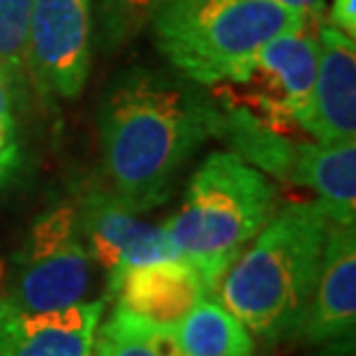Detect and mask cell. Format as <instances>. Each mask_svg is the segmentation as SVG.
<instances>
[{"instance_id": "1", "label": "cell", "mask_w": 356, "mask_h": 356, "mask_svg": "<svg viewBox=\"0 0 356 356\" xmlns=\"http://www.w3.org/2000/svg\"><path fill=\"white\" fill-rule=\"evenodd\" d=\"M222 106L178 72L130 67L97 111L111 192L134 213L167 202L176 176L204 141L220 134Z\"/></svg>"}, {"instance_id": "2", "label": "cell", "mask_w": 356, "mask_h": 356, "mask_svg": "<svg viewBox=\"0 0 356 356\" xmlns=\"http://www.w3.org/2000/svg\"><path fill=\"white\" fill-rule=\"evenodd\" d=\"M331 218L322 204L282 206L220 280V303L266 345L294 338L315 289Z\"/></svg>"}, {"instance_id": "3", "label": "cell", "mask_w": 356, "mask_h": 356, "mask_svg": "<svg viewBox=\"0 0 356 356\" xmlns=\"http://www.w3.org/2000/svg\"><path fill=\"white\" fill-rule=\"evenodd\" d=\"M312 26L273 0H165L155 10V49L199 86L245 81L268 40Z\"/></svg>"}, {"instance_id": "4", "label": "cell", "mask_w": 356, "mask_h": 356, "mask_svg": "<svg viewBox=\"0 0 356 356\" xmlns=\"http://www.w3.org/2000/svg\"><path fill=\"white\" fill-rule=\"evenodd\" d=\"M277 188L236 153H211L165 229L181 259L202 273L211 294L248 243L277 211Z\"/></svg>"}, {"instance_id": "5", "label": "cell", "mask_w": 356, "mask_h": 356, "mask_svg": "<svg viewBox=\"0 0 356 356\" xmlns=\"http://www.w3.org/2000/svg\"><path fill=\"white\" fill-rule=\"evenodd\" d=\"M317 26L289 31L259 49L245 81L218 83L213 97L238 104L277 132L294 134L317 74Z\"/></svg>"}, {"instance_id": "6", "label": "cell", "mask_w": 356, "mask_h": 356, "mask_svg": "<svg viewBox=\"0 0 356 356\" xmlns=\"http://www.w3.org/2000/svg\"><path fill=\"white\" fill-rule=\"evenodd\" d=\"M92 0H33L26 67L47 106L76 99L90 72Z\"/></svg>"}, {"instance_id": "7", "label": "cell", "mask_w": 356, "mask_h": 356, "mask_svg": "<svg viewBox=\"0 0 356 356\" xmlns=\"http://www.w3.org/2000/svg\"><path fill=\"white\" fill-rule=\"evenodd\" d=\"M79 236L106 273V284L125 268L178 259V248L165 227L139 220V213L120 202L111 190H90L76 204Z\"/></svg>"}, {"instance_id": "8", "label": "cell", "mask_w": 356, "mask_h": 356, "mask_svg": "<svg viewBox=\"0 0 356 356\" xmlns=\"http://www.w3.org/2000/svg\"><path fill=\"white\" fill-rule=\"evenodd\" d=\"M317 74L298 127L319 144L356 137V44L326 21L317 26Z\"/></svg>"}, {"instance_id": "9", "label": "cell", "mask_w": 356, "mask_h": 356, "mask_svg": "<svg viewBox=\"0 0 356 356\" xmlns=\"http://www.w3.org/2000/svg\"><path fill=\"white\" fill-rule=\"evenodd\" d=\"M356 329V232L331 222L310 305L296 336L305 345H345Z\"/></svg>"}, {"instance_id": "10", "label": "cell", "mask_w": 356, "mask_h": 356, "mask_svg": "<svg viewBox=\"0 0 356 356\" xmlns=\"http://www.w3.org/2000/svg\"><path fill=\"white\" fill-rule=\"evenodd\" d=\"M109 298L116 310L160 329H178V324L211 296L202 273L185 259H167L155 264L125 268L109 282ZM106 298V301H109Z\"/></svg>"}, {"instance_id": "11", "label": "cell", "mask_w": 356, "mask_h": 356, "mask_svg": "<svg viewBox=\"0 0 356 356\" xmlns=\"http://www.w3.org/2000/svg\"><path fill=\"white\" fill-rule=\"evenodd\" d=\"M106 298L63 310L17 312L0 301V356H95Z\"/></svg>"}, {"instance_id": "12", "label": "cell", "mask_w": 356, "mask_h": 356, "mask_svg": "<svg viewBox=\"0 0 356 356\" xmlns=\"http://www.w3.org/2000/svg\"><path fill=\"white\" fill-rule=\"evenodd\" d=\"M92 257L81 238L31 264L17 266L0 301L17 312H49L81 303L92 282Z\"/></svg>"}, {"instance_id": "13", "label": "cell", "mask_w": 356, "mask_h": 356, "mask_svg": "<svg viewBox=\"0 0 356 356\" xmlns=\"http://www.w3.org/2000/svg\"><path fill=\"white\" fill-rule=\"evenodd\" d=\"M317 195L336 225H354L356 218V141L319 144L305 141L298 183Z\"/></svg>"}, {"instance_id": "14", "label": "cell", "mask_w": 356, "mask_h": 356, "mask_svg": "<svg viewBox=\"0 0 356 356\" xmlns=\"http://www.w3.org/2000/svg\"><path fill=\"white\" fill-rule=\"evenodd\" d=\"M181 356H254L250 331L222 303L204 298L176 329Z\"/></svg>"}, {"instance_id": "15", "label": "cell", "mask_w": 356, "mask_h": 356, "mask_svg": "<svg viewBox=\"0 0 356 356\" xmlns=\"http://www.w3.org/2000/svg\"><path fill=\"white\" fill-rule=\"evenodd\" d=\"M95 356H181L176 329H160L148 322L113 310L102 329L97 326Z\"/></svg>"}, {"instance_id": "16", "label": "cell", "mask_w": 356, "mask_h": 356, "mask_svg": "<svg viewBox=\"0 0 356 356\" xmlns=\"http://www.w3.org/2000/svg\"><path fill=\"white\" fill-rule=\"evenodd\" d=\"M79 236V216L76 204H58L47 209L42 216L35 218L31 232L21 245V250L14 254V264H31L42 257H49L56 250L65 248Z\"/></svg>"}, {"instance_id": "17", "label": "cell", "mask_w": 356, "mask_h": 356, "mask_svg": "<svg viewBox=\"0 0 356 356\" xmlns=\"http://www.w3.org/2000/svg\"><path fill=\"white\" fill-rule=\"evenodd\" d=\"M33 0H0V70L14 95L28 79L26 44Z\"/></svg>"}, {"instance_id": "18", "label": "cell", "mask_w": 356, "mask_h": 356, "mask_svg": "<svg viewBox=\"0 0 356 356\" xmlns=\"http://www.w3.org/2000/svg\"><path fill=\"white\" fill-rule=\"evenodd\" d=\"M165 0H99L97 42L102 49H118L139 38Z\"/></svg>"}, {"instance_id": "19", "label": "cell", "mask_w": 356, "mask_h": 356, "mask_svg": "<svg viewBox=\"0 0 356 356\" xmlns=\"http://www.w3.org/2000/svg\"><path fill=\"white\" fill-rule=\"evenodd\" d=\"M14 97L17 95L0 70V188L14 181L24 160L19 123L14 116Z\"/></svg>"}, {"instance_id": "20", "label": "cell", "mask_w": 356, "mask_h": 356, "mask_svg": "<svg viewBox=\"0 0 356 356\" xmlns=\"http://www.w3.org/2000/svg\"><path fill=\"white\" fill-rule=\"evenodd\" d=\"M329 26L338 28L340 33L356 38V0H331Z\"/></svg>"}, {"instance_id": "21", "label": "cell", "mask_w": 356, "mask_h": 356, "mask_svg": "<svg viewBox=\"0 0 356 356\" xmlns=\"http://www.w3.org/2000/svg\"><path fill=\"white\" fill-rule=\"evenodd\" d=\"M273 3L287 7V10L301 14L312 26H319L326 14V0H273Z\"/></svg>"}, {"instance_id": "22", "label": "cell", "mask_w": 356, "mask_h": 356, "mask_svg": "<svg viewBox=\"0 0 356 356\" xmlns=\"http://www.w3.org/2000/svg\"><path fill=\"white\" fill-rule=\"evenodd\" d=\"M0 273H3V264H0Z\"/></svg>"}]
</instances>
